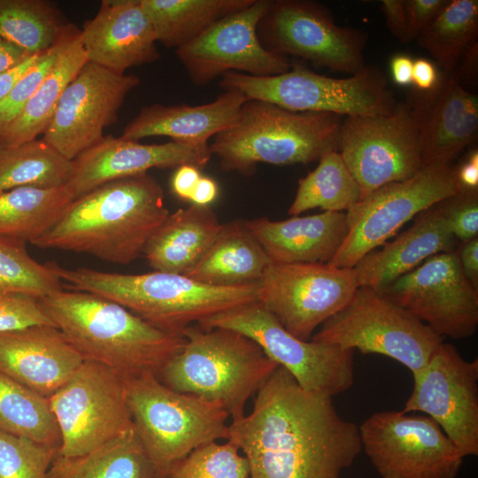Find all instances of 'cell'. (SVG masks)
Segmentation results:
<instances>
[{"instance_id": "cell-33", "label": "cell", "mask_w": 478, "mask_h": 478, "mask_svg": "<svg viewBox=\"0 0 478 478\" xmlns=\"http://www.w3.org/2000/svg\"><path fill=\"white\" fill-rule=\"evenodd\" d=\"M157 42L176 49L254 0H139Z\"/></svg>"}, {"instance_id": "cell-49", "label": "cell", "mask_w": 478, "mask_h": 478, "mask_svg": "<svg viewBox=\"0 0 478 478\" xmlns=\"http://www.w3.org/2000/svg\"><path fill=\"white\" fill-rule=\"evenodd\" d=\"M456 252L465 276L478 288V236L459 243Z\"/></svg>"}, {"instance_id": "cell-20", "label": "cell", "mask_w": 478, "mask_h": 478, "mask_svg": "<svg viewBox=\"0 0 478 478\" xmlns=\"http://www.w3.org/2000/svg\"><path fill=\"white\" fill-rule=\"evenodd\" d=\"M140 80L87 62L63 92L42 139L69 160L98 143Z\"/></svg>"}, {"instance_id": "cell-17", "label": "cell", "mask_w": 478, "mask_h": 478, "mask_svg": "<svg viewBox=\"0 0 478 478\" xmlns=\"http://www.w3.org/2000/svg\"><path fill=\"white\" fill-rule=\"evenodd\" d=\"M375 291L441 337L464 339L477 330L478 288L465 276L456 251L429 257Z\"/></svg>"}, {"instance_id": "cell-44", "label": "cell", "mask_w": 478, "mask_h": 478, "mask_svg": "<svg viewBox=\"0 0 478 478\" xmlns=\"http://www.w3.org/2000/svg\"><path fill=\"white\" fill-rule=\"evenodd\" d=\"M438 204L451 231L459 243L478 236V190L459 191Z\"/></svg>"}, {"instance_id": "cell-52", "label": "cell", "mask_w": 478, "mask_h": 478, "mask_svg": "<svg viewBox=\"0 0 478 478\" xmlns=\"http://www.w3.org/2000/svg\"><path fill=\"white\" fill-rule=\"evenodd\" d=\"M413 59L405 54L395 55L390 60V73L393 81L399 86L412 84Z\"/></svg>"}, {"instance_id": "cell-15", "label": "cell", "mask_w": 478, "mask_h": 478, "mask_svg": "<svg viewBox=\"0 0 478 478\" xmlns=\"http://www.w3.org/2000/svg\"><path fill=\"white\" fill-rule=\"evenodd\" d=\"M49 400L63 457L85 454L134 428L123 378L99 363L83 361Z\"/></svg>"}, {"instance_id": "cell-54", "label": "cell", "mask_w": 478, "mask_h": 478, "mask_svg": "<svg viewBox=\"0 0 478 478\" xmlns=\"http://www.w3.org/2000/svg\"><path fill=\"white\" fill-rule=\"evenodd\" d=\"M28 53L0 36V73L27 58Z\"/></svg>"}, {"instance_id": "cell-22", "label": "cell", "mask_w": 478, "mask_h": 478, "mask_svg": "<svg viewBox=\"0 0 478 478\" xmlns=\"http://www.w3.org/2000/svg\"><path fill=\"white\" fill-rule=\"evenodd\" d=\"M420 125L423 166L452 163L478 131V96L466 89L454 73L441 75L428 92L416 90L408 96Z\"/></svg>"}, {"instance_id": "cell-12", "label": "cell", "mask_w": 478, "mask_h": 478, "mask_svg": "<svg viewBox=\"0 0 478 478\" xmlns=\"http://www.w3.org/2000/svg\"><path fill=\"white\" fill-rule=\"evenodd\" d=\"M338 151L359 186L360 200L413 176L423 161L419 120L410 100L397 103L388 114L343 117Z\"/></svg>"}, {"instance_id": "cell-3", "label": "cell", "mask_w": 478, "mask_h": 478, "mask_svg": "<svg viewBox=\"0 0 478 478\" xmlns=\"http://www.w3.org/2000/svg\"><path fill=\"white\" fill-rule=\"evenodd\" d=\"M53 324L84 361L122 378L157 377L182 348V335L164 331L105 297L64 289L40 298Z\"/></svg>"}, {"instance_id": "cell-26", "label": "cell", "mask_w": 478, "mask_h": 478, "mask_svg": "<svg viewBox=\"0 0 478 478\" xmlns=\"http://www.w3.org/2000/svg\"><path fill=\"white\" fill-rule=\"evenodd\" d=\"M271 263L328 264L348 234L345 212H322L284 220H243Z\"/></svg>"}, {"instance_id": "cell-23", "label": "cell", "mask_w": 478, "mask_h": 478, "mask_svg": "<svg viewBox=\"0 0 478 478\" xmlns=\"http://www.w3.org/2000/svg\"><path fill=\"white\" fill-rule=\"evenodd\" d=\"M89 62L123 74L160 57L150 21L139 0H104L80 30Z\"/></svg>"}, {"instance_id": "cell-47", "label": "cell", "mask_w": 478, "mask_h": 478, "mask_svg": "<svg viewBox=\"0 0 478 478\" xmlns=\"http://www.w3.org/2000/svg\"><path fill=\"white\" fill-rule=\"evenodd\" d=\"M201 176L199 168L192 165H182L175 168L171 181L172 191L180 199L189 201Z\"/></svg>"}, {"instance_id": "cell-1", "label": "cell", "mask_w": 478, "mask_h": 478, "mask_svg": "<svg viewBox=\"0 0 478 478\" xmlns=\"http://www.w3.org/2000/svg\"><path fill=\"white\" fill-rule=\"evenodd\" d=\"M255 396L251 412L228 425L227 439L247 459L250 478H342L361 452L356 424L283 367Z\"/></svg>"}, {"instance_id": "cell-48", "label": "cell", "mask_w": 478, "mask_h": 478, "mask_svg": "<svg viewBox=\"0 0 478 478\" xmlns=\"http://www.w3.org/2000/svg\"><path fill=\"white\" fill-rule=\"evenodd\" d=\"M441 78L437 68L426 58H416L412 64V84L420 92L434 89Z\"/></svg>"}, {"instance_id": "cell-34", "label": "cell", "mask_w": 478, "mask_h": 478, "mask_svg": "<svg viewBox=\"0 0 478 478\" xmlns=\"http://www.w3.org/2000/svg\"><path fill=\"white\" fill-rule=\"evenodd\" d=\"M318 162L314 170L298 180L289 215L314 208L343 212L360 201L359 186L338 150L324 154Z\"/></svg>"}, {"instance_id": "cell-11", "label": "cell", "mask_w": 478, "mask_h": 478, "mask_svg": "<svg viewBox=\"0 0 478 478\" xmlns=\"http://www.w3.org/2000/svg\"><path fill=\"white\" fill-rule=\"evenodd\" d=\"M460 191L456 165L433 163L383 185L345 212L348 234L328 265L352 268L420 212Z\"/></svg>"}, {"instance_id": "cell-39", "label": "cell", "mask_w": 478, "mask_h": 478, "mask_svg": "<svg viewBox=\"0 0 478 478\" xmlns=\"http://www.w3.org/2000/svg\"><path fill=\"white\" fill-rule=\"evenodd\" d=\"M63 288L48 263L40 264L28 254L25 243L0 235V291L40 299Z\"/></svg>"}, {"instance_id": "cell-38", "label": "cell", "mask_w": 478, "mask_h": 478, "mask_svg": "<svg viewBox=\"0 0 478 478\" xmlns=\"http://www.w3.org/2000/svg\"><path fill=\"white\" fill-rule=\"evenodd\" d=\"M477 35L478 1L447 0L416 41L445 73H451L466 50L477 42Z\"/></svg>"}, {"instance_id": "cell-31", "label": "cell", "mask_w": 478, "mask_h": 478, "mask_svg": "<svg viewBox=\"0 0 478 478\" xmlns=\"http://www.w3.org/2000/svg\"><path fill=\"white\" fill-rule=\"evenodd\" d=\"M47 478H155V474L133 428L85 454H58Z\"/></svg>"}, {"instance_id": "cell-10", "label": "cell", "mask_w": 478, "mask_h": 478, "mask_svg": "<svg viewBox=\"0 0 478 478\" xmlns=\"http://www.w3.org/2000/svg\"><path fill=\"white\" fill-rule=\"evenodd\" d=\"M197 324L204 329L227 328L246 335L306 392L332 398L354 383V351L296 337L258 300Z\"/></svg>"}, {"instance_id": "cell-50", "label": "cell", "mask_w": 478, "mask_h": 478, "mask_svg": "<svg viewBox=\"0 0 478 478\" xmlns=\"http://www.w3.org/2000/svg\"><path fill=\"white\" fill-rule=\"evenodd\" d=\"M456 175L460 191L478 190V151L473 150L459 165Z\"/></svg>"}, {"instance_id": "cell-14", "label": "cell", "mask_w": 478, "mask_h": 478, "mask_svg": "<svg viewBox=\"0 0 478 478\" xmlns=\"http://www.w3.org/2000/svg\"><path fill=\"white\" fill-rule=\"evenodd\" d=\"M362 450L382 478H456L464 456L427 415L381 411L358 427Z\"/></svg>"}, {"instance_id": "cell-41", "label": "cell", "mask_w": 478, "mask_h": 478, "mask_svg": "<svg viewBox=\"0 0 478 478\" xmlns=\"http://www.w3.org/2000/svg\"><path fill=\"white\" fill-rule=\"evenodd\" d=\"M58 450L0 431V478H47Z\"/></svg>"}, {"instance_id": "cell-9", "label": "cell", "mask_w": 478, "mask_h": 478, "mask_svg": "<svg viewBox=\"0 0 478 478\" xmlns=\"http://www.w3.org/2000/svg\"><path fill=\"white\" fill-rule=\"evenodd\" d=\"M315 343L389 357L420 373L443 337L413 314L366 286L312 336Z\"/></svg>"}, {"instance_id": "cell-45", "label": "cell", "mask_w": 478, "mask_h": 478, "mask_svg": "<svg viewBox=\"0 0 478 478\" xmlns=\"http://www.w3.org/2000/svg\"><path fill=\"white\" fill-rule=\"evenodd\" d=\"M407 30L405 42L417 40L426 27L436 17L447 0H405Z\"/></svg>"}, {"instance_id": "cell-46", "label": "cell", "mask_w": 478, "mask_h": 478, "mask_svg": "<svg viewBox=\"0 0 478 478\" xmlns=\"http://www.w3.org/2000/svg\"><path fill=\"white\" fill-rule=\"evenodd\" d=\"M381 9L386 26L391 35L405 42L407 30V11L405 0H382Z\"/></svg>"}, {"instance_id": "cell-32", "label": "cell", "mask_w": 478, "mask_h": 478, "mask_svg": "<svg viewBox=\"0 0 478 478\" xmlns=\"http://www.w3.org/2000/svg\"><path fill=\"white\" fill-rule=\"evenodd\" d=\"M74 199L66 185L23 186L0 193V235L33 243Z\"/></svg>"}, {"instance_id": "cell-6", "label": "cell", "mask_w": 478, "mask_h": 478, "mask_svg": "<svg viewBox=\"0 0 478 478\" xmlns=\"http://www.w3.org/2000/svg\"><path fill=\"white\" fill-rule=\"evenodd\" d=\"M185 343L158 378L169 389L220 403L232 420L279 366L246 335L227 328L184 329Z\"/></svg>"}, {"instance_id": "cell-5", "label": "cell", "mask_w": 478, "mask_h": 478, "mask_svg": "<svg viewBox=\"0 0 478 478\" xmlns=\"http://www.w3.org/2000/svg\"><path fill=\"white\" fill-rule=\"evenodd\" d=\"M343 117L320 112H296L248 99L237 122L216 135L209 149L222 170L243 175L258 164H309L339 149Z\"/></svg>"}, {"instance_id": "cell-53", "label": "cell", "mask_w": 478, "mask_h": 478, "mask_svg": "<svg viewBox=\"0 0 478 478\" xmlns=\"http://www.w3.org/2000/svg\"><path fill=\"white\" fill-rule=\"evenodd\" d=\"M219 187L210 177L201 176L190 197L193 204L209 206L218 197Z\"/></svg>"}, {"instance_id": "cell-51", "label": "cell", "mask_w": 478, "mask_h": 478, "mask_svg": "<svg viewBox=\"0 0 478 478\" xmlns=\"http://www.w3.org/2000/svg\"><path fill=\"white\" fill-rule=\"evenodd\" d=\"M39 54L31 55L21 63L0 73V101L4 99L21 76L36 61Z\"/></svg>"}, {"instance_id": "cell-37", "label": "cell", "mask_w": 478, "mask_h": 478, "mask_svg": "<svg viewBox=\"0 0 478 478\" xmlns=\"http://www.w3.org/2000/svg\"><path fill=\"white\" fill-rule=\"evenodd\" d=\"M68 25L51 1L0 0V36L29 55L50 49Z\"/></svg>"}, {"instance_id": "cell-29", "label": "cell", "mask_w": 478, "mask_h": 478, "mask_svg": "<svg viewBox=\"0 0 478 478\" xmlns=\"http://www.w3.org/2000/svg\"><path fill=\"white\" fill-rule=\"evenodd\" d=\"M270 264L243 220H234L222 224L207 252L187 276L212 286H238L258 282Z\"/></svg>"}, {"instance_id": "cell-16", "label": "cell", "mask_w": 478, "mask_h": 478, "mask_svg": "<svg viewBox=\"0 0 478 478\" xmlns=\"http://www.w3.org/2000/svg\"><path fill=\"white\" fill-rule=\"evenodd\" d=\"M358 288L353 268L271 263L259 281L258 301L290 334L310 341L317 328L350 303Z\"/></svg>"}, {"instance_id": "cell-4", "label": "cell", "mask_w": 478, "mask_h": 478, "mask_svg": "<svg viewBox=\"0 0 478 478\" xmlns=\"http://www.w3.org/2000/svg\"><path fill=\"white\" fill-rule=\"evenodd\" d=\"M48 265L74 290L112 300L151 325L182 335L193 323L258 300V282L231 287L201 283L187 275L161 271L107 273Z\"/></svg>"}, {"instance_id": "cell-40", "label": "cell", "mask_w": 478, "mask_h": 478, "mask_svg": "<svg viewBox=\"0 0 478 478\" xmlns=\"http://www.w3.org/2000/svg\"><path fill=\"white\" fill-rule=\"evenodd\" d=\"M167 478H250V466L245 456L230 441L211 442L174 464Z\"/></svg>"}, {"instance_id": "cell-24", "label": "cell", "mask_w": 478, "mask_h": 478, "mask_svg": "<svg viewBox=\"0 0 478 478\" xmlns=\"http://www.w3.org/2000/svg\"><path fill=\"white\" fill-rule=\"evenodd\" d=\"M55 326L0 332V372L50 398L83 363Z\"/></svg>"}, {"instance_id": "cell-25", "label": "cell", "mask_w": 478, "mask_h": 478, "mask_svg": "<svg viewBox=\"0 0 478 478\" xmlns=\"http://www.w3.org/2000/svg\"><path fill=\"white\" fill-rule=\"evenodd\" d=\"M459 243L437 203L420 212L396 239L368 252L352 267L358 285L379 290L429 257L455 251Z\"/></svg>"}, {"instance_id": "cell-18", "label": "cell", "mask_w": 478, "mask_h": 478, "mask_svg": "<svg viewBox=\"0 0 478 478\" xmlns=\"http://www.w3.org/2000/svg\"><path fill=\"white\" fill-rule=\"evenodd\" d=\"M412 378L402 411L425 413L464 457L478 455V359L466 360L443 342Z\"/></svg>"}, {"instance_id": "cell-19", "label": "cell", "mask_w": 478, "mask_h": 478, "mask_svg": "<svg viewBox=\"0 0 478 478\" xmlns=\"http://www.w3.org/2000/svg\"><path fill=\"white\" fill-rule=\"evenodd\" d=\"M269 1L254 0L176 49V55L193 84L205 85L231 72L268 77L290 69L289 58L267 50L257 34L258 24Z\"/></svg>"}, {"instance_id": "cell-7", "label": "cell", "mask_w": 478, "mask_h": 478, "mask_svg": "<svg viewBox=\"0 0 478 478\" xmlns=\"http://www.w3.org/2000/svg\"><path fill=\"white\" fill-rule=\"evenodd\" d=\"M135 433L154 470L167 478L196 448L227 439L229 414L219 402L173 390L152 374L123 378Z\"/></svg>"}, {"instance_id": "cell-43", "label": "cell", "mask_w": 478, "mask_h": 478, "mask_svg": "<svg viewBox=\"0 0 478 478\" xmlns=\"http://www.w3.org/2000/svg\"><path fill=\"white\" fill-rule=\"evenodd\" d=\"M35 325L55 326L39 298L0 291V332Z\"/></svg>"}, {"instance_id": "cell-30", "label": "cell", "mask_w": 478, "mask_h": 478, "mask_svg": "<svg viewBox=\"0 0 478 478\" xmlns=\"http://www.w3.org/2000/svg\"><path fill=\"white\" fill-rule=\"evenodd\" d=\"M87 62L78 30L19 115L0 130V144H19L35 140L39 135H42L66 88Z\"/></svg>"}, {"instance_id": "cell-28", "label": "cell", "mask_w": 478, "mask_h": 478, "mask_svg": "<svg viewBox=\"0 0 478 478\" xmlns=\"http://www.w3.org/2000/svg\"><path fill=\"white\" fill-rule=\"evenodd\" d=\"M222 224L210 206L191 204L170 213L143 255L154 271L188 275L207 252Z\"/></svg>"}, {"instance_id": "cell-13", "label": "cell", "mask_w": 478, "mask_h": 478, "mask_svg": "<svg viewBox=\"0 0 478 478\" xmlns=\"http://www.w3.org/2000/svg\"><path fill=\"white\" fill-rule=\"evenodd\" d=\"M257 34L273 53L300 58L332 71L352 75L366 66L367 33L338 26L330 10L314 1L270 0Z\"/></svg>"}, {"instance_id": "cell-21", "label": "cell", "mask_w": 478, "mask_h": 478, "mask_svg": "<svg viewBox=\"0 0 478 478\" xmlns=\"http://www.w3.org/2000/svg\"><path fill=\"white\" fill-rule=\"evenodd\" d=\"M211 158L209 145L177 141L143 144L108 135L72 160L66 185L75 199L106 182L147 173L151 168H177L182 165L204 168Z\"/></svg>"}, {"instance_id": "cell-35", "label": "cell", "mask_w": 478, "mask_h": 478, "mask_svg": "<svg viewBox=\"0 0 478 478\" xmlns=\"http://www.w3.org/2000/svg\"><path fill=\"white\" fill-rule=\"evenodd\" d=\"M71 172L72 161L42 138L0 144V193L23 186H64Z\"/></svg>"}, {"instance_id": "cell-27", "label": "cell", "mask_w": 478, "mask_h": 478, "mask_svg": "<svg viewBox=\"0 0 478 478\" xmlns=\"http://www.w3.org/2000/svg\"><path fill=\"white\" fill-rule=\"evenodd\" d=\"M248 98L239 90H224L211 103L200 105L143 107L124 128L121 137L136 141L150 136H168L172 141L208 146L209 139L233 127Z\"/></svg>"}, {"instance_id": "cell-36", "label": "cell", "mask_w": 478, "mask_h": 478, "mask_svg": "<svg viewBox=\"0 0 478 478\" xmlns=\"http://www.w3.org/2000/svg\"><path fill=\"white\" fill-rule=\"evenodd\" d=\"M0 431L60 447L50 400L0 372Z\"/></svg>"}, {"instance_id": "cell-2", "label": "cell", "mask_w": 478, "mask_h": 478, "mask_svg": "<svg viewBox=\"0 0 478 478\" xmlns=\"http://www.w3.org/2000/svg\"><path fill=\"white\" fill-rule=\"evenodd\" d=\"M169 214L161 185L143 173L106 182L73 199L32 244L127 265L143 254Z\"/></svg>"}, {"instance_id": "cell-8", "label": "cell", "mask_w": 478, "mask_h": 478, "mask_svg": "<svg viewBox=\"0 0 478 478\" xmlns=\"http://www.w3.org/2000/svg\"><path fill=\"white\" fill-rule=\"evenodd\" d=\"M224 90L236 89L248 99L269 102L296 112H330L342 117L382 115L397 104L384 73L365 66L346 78H332L295 63L281 74L253 77L240 73L221 76Z\"/></svg>"}, {"instance_id": "cell-42", "label": "cell", "mask_w": 478, "mask_h": 478, "mask_svg": "<svg viewBox=\"0 0 478 478\" xmlns=\"http://www.w3.org/2000/svg\"><path fill=\"white\" fill-rule=\"evenodd\" d=\"M79 29L69 24L64 34L21 76L8 96L0 101V130L7 127L21 112L52 70L61 52Z\"/></svg>"}]
</instances>
